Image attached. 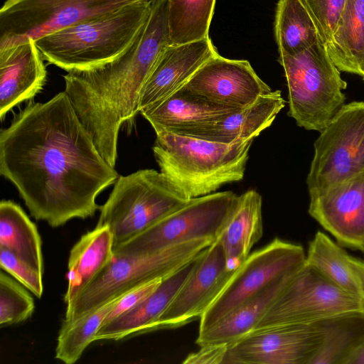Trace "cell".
I'll use <instances>...</instances> for the list:
<instances>
[{
    "label": "cell",
    "instance_id": "obj_4",
    "mask_svg": "<svg viewBox=\"0 0 364 364\" xmlns=\"http://www.w3.org/2000/svg\"><path fill=\"white\" fill-rule=\"evenodd\" d=\"M156 135L152 150L160 171L189 198L241 181L254 140L227 144L166 132Z\"/></svg>",
    "mask_w": 364,
    "mask_h": 364
},
{
    "label": "cell",
    "instance_id": "obj_29",
    "mask_svg": "<svg viewBox=\"0 0 364 364\" xmlns=\"http://www.w3.org/2000/svg\"><path fill=\"white\" fill-rule=\"evenodd\" d=\"M215 1L166 0L169 44H185L209 37Z\"/></svg>",
    "mask_w": 364,
    "mask_h": 364
},
{
    "label": "cell",
    "instance_id": "obj_22",
    "mask_svg": "<svg viewBox=\"0 0 364 364\" xmlns=\"http://www.w3.org/2000/svg\"><path fill=\"white\" fill-rule=\"evenodd\" d=\"M294 274L274 281L213 326L198 333L196 343L199 347L228 346L254 331Z\"/></svg>",
    "mask_w": 364,
    "mask_h": 364
},
{
    "label": "cell",
    "instance_id": "obj_17",
    "mask_svg": "<svg viewBox=\"0 0 364 364\" xmlns=\"http://www.w3.org/2000/svg\"><path fill=\"white\" fill-rule=\"evenodd\" d=\"M218 54L209 37L167 46L142 88L139 114L182 87L204 63Z\"/></svg>",
    "mask_w": 364,
    "mask_h": 364
},
{
    "label": "cell",
    "instance_id": "obj_31",
    "mask_svg": "<svg viewBox=\"0 0 364 364\" xmlns=\"http://www.w3.org/2000/svg\"><path fill=\"white\" fill-rule=\"evenodd\" d=\"M321 323L323 340L310 364H343L364 335V315L340 317Z\"/></svg>",
    "mask_w": 364,
    "mask_h": 364
},
{
    "label": "cell",
    "instance_id": "obj_13",
    "mask_svg": "<svg viewBox=\"0 0 364 364\" xmlns=\"http://www.w3.org/2000/svg\"><path fill=\"white\" fill-rule=\"evenodd\" d=\"M323 337L321 322L256 329L228 346L223 364H310Z\"/></svg>",
    "mask_w": 364,
    "mask_h": 364
},
{
    "label": "cell",
    "instance_id": "obj_6",
    "mask_svg": "<svg viewBox=\"0 0 364 364\" xmlns=\"http://www.w3.org/2000/svg\"><path fill=\"white\" fill-rule=\"evenodd\" d=\"M190 199L161 171L141 169L118 177L100 208L97 225L109 229L114 247L144 232Z\"/></svg>",
    "mask_w": 364,
    "mask_h": 364
},
{
    "label": "cell",
    "instance_id": "obj_16",
    "mask_svg": "<svg viewBox=\"0 0 364 364\" xmlns=\"http://www.w3.org/2000/svg\"><path fill=\"white\" fill-rule=\"evenodd\" d=\"M309 197L311 217L342 247L364 252V173Z\"/></svg>",
    "mask_w": 364,
    "mask_h": 364
},
{
    "label": "cell",
    "instance_id": "obj_39",
    "mask_svg": "<svg viewBox=\"0 0 364 364\" xmlns=\"http://www.w3.org/2000/svg\"><path fill=\"white\" fill-rule=\"evenodd\" d=\"M363 80H364V77H363Z\"/></svg>",
    "mask_w": 364,
    "mask_h": 364
},
{
    "label": "cell",
    "instance_id": "obj_30",
    "mask_svg": "<svg viewBox=\"0 0 364 364\" xmlns=\"http://www.w3.org/2000/svg\"><path fill=\"white\" fill-rule=\"evenodd\" d=\"M119 297L77 318L64 319L58 333L55 358L65 364L76 363L86 348L95 341L107 314Z\"/></svg>",
    "mask_w": 364,
    "mask_h": 364
},
{
    "label": "cell",
    "instance_id": "obj_7",
    "mask_svg": "<svg viewBox=\"0 0 364 364\" xmlns=\"http://www.w3.org/2000/svg\"><path fill=\"white\" fill-rule=\"evenodd\" d=\"M213 242L210 240H197L151 254L114 255L101 273L66 304L64 319L77 318L139 286L170 275Z\"/></svg>",
    "mask_w": 364,
    "mask_h": 364
},
{
    "label": "cell",
    "instance_id": "obj_34",
    "mask_svg": "<svg viewBox=\"0 0 364 364\" xmlns=\"http://www.w3.org/2000/svg\"><path fill=\"white\" fill-rule=\"evenodd\" d=\"M0 266L37 298L41 297L43 291L42 272L4 247H0Z\"/></svg>",
    "mask_w": 364,
    "mask_h": 364
},
{
    "label": "cell",
    "instance_id": "obj_26",
    "mask_svg": "<svg viewBox=\"0 0 364 364\" xmlns=\"http://www.w3.org/2000/svg\"><path fill=\"white\" fill-rule=\"evenodd\" d=\"M0 247L12 252L43 273L42 242L36 225L21 206L11 200L0 203Z\"/></svg>",
    "mask_w": 364,
    "mask_h": 364
},
{
    "label": "cell",
    "instance_id": "obj_2",
    "mask_svg": "<svg viewBox=\"0 0 364 364\" xmlns=\"http://www.w3.org/2000/svg\"><path fill=\"white\" fill-rule=\"evenodd\" d=\"M169 46L166 27L148 21L129 48L116 59L64 75L65 92L106 161L115 167L119 130L139 113L142 88Z\"/></svg>",
    "mask_w": 364,
    "mask_h": 364
},
{
    "label": "cell",
    "instance_id": "obj_1",
    "mask_svg": "<svg viewBox=\"0 0 364 364\" xmlns=\"http://www.w3.org/2000/svg\"><path fill=\"white\" fill-rule=\"evenodd\" d=\"M0 173L32 216L57 228L94 216L97 196L119 177L65 91L30 102L0 133Z\"/></svg>",
    "mask_w": 364,
    "mask_h": 364
},
{
    "label": "cell",
    "instance_id": "obj_8",
    "mask_svg": "<svg viewBox=\"0 0 364 364\" xmlns=\"http://www.w3.org/2000/svg\"><path fill=\"white\" fill-rule=\"evenodd\" d=\"M237 198V195L228 191L191 198L144 232L114 246V254L146 255L189 241H214L221 233Z\"/></svg>",
    "mask_w": 364,
    "mask_h": 364
},
{
    "label": "cell",
    "instance_id": "obj_9",
    "mask_svg": "<svg viewBox=\"0 0 364 364\" xmlns=\"http://www.w3.org/2000/svg\"><path fill=\"white\" fill-rule=\"evenodd\" d=\"M363 315L364 304L360 296L338 287L305 262L255 330Z\"/></svg>",
    "mask_w": 364,
    "mask_h": 364
},
{
    "label": "cell",
    "instance_id": "obj_20",
    "mask_svg": "<svg viewBox=\"0 0 364 364\" xmlns=\"http://www.w3.org/2000/svg\"><path fill=\"white\" fill-rule=\"evenodd\" d=\"M202 252L164 278L159 287L134 309L102 325L95 335V341L119 340L130 335L152 331L156 321L195 269Z\"/></svg>",
    "mask_w": 364,
    "mask_h": 364
},
{
    "label": "cell",
    "instance_id": "obj_10",
    "mask_svg": "<svg viewBox=\"0 0 364 364\" xmlns=\"http://www.w3.org/2000/svg\"><path fill=\"white\" fill-rule=\"evenodd\" d=\"M364 173V102L345 105L320 132L306 178L309 196Z\"/></svg>",
    "mask_w": 364,
    "mask_h": 364
},
{
    "label": "cell",
    "instance_id": "obj_27",
    "mask_svg": "<svg viewBox=\"0 0 364 364\" xmlns=\"http://www.w3.org/2000/svg\"><path fill=\"white\" fill-rule=\"evenodd\" d=\"M279 55H294L321 41L311 16L299 0H279L274 19Z\"/></svg>",
    "mask_w": 364,
    "mask_h": 364
},
{
    "label": "cell",
    "instance_id": "obj_3",
    "mask_svg": "<svg viewBox=\"0 0 364 364\" xmlns=\"http://www.w3.org/2000/svg\"><path fill=\"white\" fill-rule=\"evenodd\" d=\"M152 1L124 6L43 36L35 43L44 60L67 72L104 65L132 44L149 18Z\"/></svg>",
    "mask_w": 364,
    "mask_h": 364
},
{
    "label": "cell",
    "instance_id": "obj_23",
    "mask_svg": "<svg viewBox=\"0 0 364 364\" xmlns=\"http://www.w3.org/2000/svg\"><path fill=\"white\" fill-rule=\"evenodd\" d=\"M262 207V196L255 190L237 196L218 236L231 269H235L247 258L263 235Z\"/></svg>",
    "mask_w": 364,
    "mask_h": 364
},
{
    "label": "cell",
    "instance_id": "obj_21",
    "mask_svg": "<svg viewBox=\"0 0 364 364\" xmlns=\"http://www.w3.org/2000/svg\"><path fill=\"white\" fill-rule=\"evenodd\" d=\"M285 103L280 90L272 91L260 96L249 106L228 114L214 124L181 136L227 144L254 139L272 125Z\"/></svg>",
    "mask_w": 364,
    "mask_h": 364
},
{
    "label": "cell",
    "instance_id": "obj_18",
    "mask_svg": "<svg viewBox=\"0 0 364 364\" xmlns=\"http://www.w3.org/2000/svg\"><path fill=\"white\" fill-rule=\"evenodd\" d=\"M33 39L0 50V117L43 87L47 71Z\"/></svg>",
    "mask_w": 364,
    "mask_h": 364
},
{
    "label": "cell",
    "instance_id": "obj_15",
    "mask_svg": "<svg viewBox=\"0 0 364 364\" xmlns=\"http://www.w3.org/2000/svg\"><path fill=\"white\" fill-rule=\"evenodd\" d=\"M218 105L242 109L272 90L246 60L220 54L204 63L183 86Z\"/></svg>",
    "mask_w": 364,
    "mask_h": 364
},
{
    "label": "cell",
    "instance_id": "obj_40",
    "mask_svg": "<svg viewBox=\"0 0 364 364\" xmlns=\"http://www.w3.org/2000/svg\"><path fill=\"white\" fill-rule=\"evenodd\" d=\"M364 253V252H363Z\"/></svg>",
    "mask_w": 364,
    "mask_h": 364
},
{
    "label": "cell",
    "instance_id": "obj_14",
    "mask_svg": "<svg viewBox=\"0 0 364 364\" xmlns=\"http://www.w3.org/2000/svg\"><path fill=\"white\" fill-rule=\"evenodd\" d=\"M235 269L229 267L224 247L218 237L202 252L195 269L156 321L152 331L178 328L200 318L222 292Z\"/></svg>",
    "mask_w": 364,
    "mask_h": 364
},
{
    "label": "cell",
    "instance_id": "obj_33",
    "mask_svg": "<svg viewBox=\"0 0 364 364\" xmlns=\"http://www.w3.org/2000/svg\"><path fill=\"white\" fill-rule=\"evenodd\" d=\"M313 19L320 38L327 44L334 32L346 0H299Z\"/></svg>",
    "mask_w": 364,
    "mask_h": 364
},
{
    "label": "cell",
    "instance_id": "obj_12",
    "mask_svg": "<svg viewBox=\"0 0 364 364\" xmlns=\"http://www.w3.org/2000/svg\"><path fill=\"white\" fill-rule=\"evenodd\" d=\"M305 262L306 252L301 245L279 238L250 254L200 316L198 333L213 326L274 281L295 273Z\"/></svg>",
    "mask_w": 364,
    "mask_h": 364
},
{
    "label": "cell",
    "instance_id": "obj_32",
    "mask_svg": "<svg viewBox=\"0 0 364 364\" xmlns=\"http://www.w3.org/2000/svg\"><path fill=\"white\" fill-rule=\"evenodd\" d=\"M35 308L28 292L3 272L0 273V326L18 323L29 318Z\"/></svg>",
    "mask_w": 364,
    "mask_h": 364
},
{
    "label": "cell",
    "instance_id": "obj_5",
    "mask_svg": "<svg viewBox=\"0 0 364 364\" xmlns=\"http://www.w3.org/2000/svg\"><path fill=\"white\" fill-rule=\"evenodd\" d=\"M288 88V115L307 130L321 132L345 105L347 83L321 41L294 55H279Z\"/></svg>",
    "mask_w": 364,
    "mask_h": 364
},
{
    "label": "cell",
    "instance_id": "obj_19",
    "mask_svg": "<svg viewBox=\"0 0 364 364\" xmlns=\"http://www.w3.org/2000/svg\"><path fill=\"white\" fill-rule=\"evenodd\" d=\"M237 109H240L218 105L182 87L140 114L150 123L155 132L183 135L214 124Z\"/></svg>",
    "mask_w": 364,
    "mask_h": 364
},
{
    "label": "cell",
    "instance_id": "obj_37",
    "mask_svg": "<svg viewBox=\"0 0 364 364\" xmlns=\"http://www.w3.org/2000/svg\"><path fill=\"white\" fill-rule=\"evenodd\" d=\"M348 259L359 286L360 296L364 304V260L350 255Z\"/></svg>",
    "mask_w": 364,
    "mask_h": 364
},
{
    "label": "cell",
    "instance_id": "obj_11",
    "mask_svg": "<svg viewBox=\"0 0 364 364\" xmlns=\"http://www.w3.org/2000/svg\"><path fill=\"white\" fill-rule=\"evenodd\" d=\"M154 0H6L0 9V50L124 6Z\"/></svg>",
    "mask_w": 364,
    "mask_h": 364
},
{
    "label": "cell",
    "instance_id": "obj_25",
    "mask_svg": "<svg viewBox=\"0 0 364 364\" xmlns=\"http://www.w3.org/2000/svg\"><path fill=\"white\" fill-rule=\"evenodd\" d=\"M328 54L340 71L364 77V0H346L330 41Z\"/></svg>",
    "mask_w": 364,
    "mask_h": 364
},
{
    "label": "cell",
    "instance_id": "obj_24",
    "mask_svg": "<svg viewBox=\"0 0 364 364\" xmlns=\"http://www.w3.org/2000/svg\"><path fill=\"white\" fill-rule=\"evenodd\" d=\"M114 240L105 225L83 235L72 247L68 263V287L64 302L68 304L85 289L114 257Z\"/></svg>",
    "mask_w": 364,
    "mask_h": 364
},
{
    "label": "cell",
    "instance_id": "obj_36",
    "mask_svg": "<svg viewBox=\"0 0 364 364\" xmlns=\"http://www.w3.org/2000/svg\"><path fill=\"white\" fill-rule=\"evenodd\" d=\"M227 348V346L200 347L197 352L190 353L183 363H223Z\"/></svg>",
    "mask_w": 364,
    "mask_h": 364
},
{
    "label": "cell",
    "instance_id": "obj_28",
    "mask_svg": "<svg viewBox=\"0 0 364 364\" xmlns=\"http://www.w3.org/2000/svg\"><path fill=\"white\" fill-rule=\"evenodd\" d=\"M348 257L349 254L341 245L318 230L309 242L306 264L338 287L360 296L359 286Z\"/></svg>",
    "mask_w": 364,
    "mask_h": 364
},
{
    "label": "cell",
    "instance_id": "obj_38",
    "mask_svg": "<svg viewBox=\"0 0 364 364\" xmlns=\"http://www.w3.org/2000/svg\"><path fill=\"white\" fill-rule=\"evenodd\" d=\"M343 364H364V335L347 355Z\"/></svg>",
    "mask_w": 364,
    "mask_h": 364
},
{
    "label": "cell",
    "instance_id": "obj_35",
    "mask_svg": "<svg viewBox=\"0 0 364 364\" xmlns=\"http://www.w3.org/2000/svg\"><path fill=\"white\" fill-rule=\"evenodd\" d=\"M163 279L152 280L121 296L107 314L102 325L116 319L134 309L159 287Z\"/></svg>",
    "mask_w": 364,
    "mask_h": 364
}]
</instances>
